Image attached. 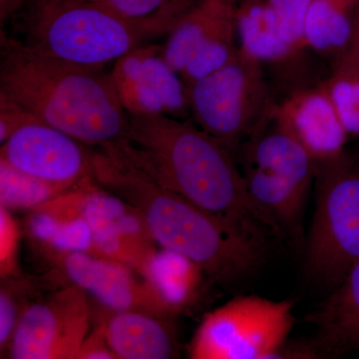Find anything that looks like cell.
Returning a JSON list of instances; mask_svg holds the SVG:
<instances>
[{
	"mask_svg": "<svg viewBox=\"0 0 359 359\" xmlns=\"http://www.w3.org/2000/svg\"><path fill=\"white\" fill-rule=\"evenodd\" d=\"M99 148L92 151V179L140 212L160 248L188 257L221 285L261 268L269 250L263 231L212 214L161 186L114 143Z\"/></svg>",
	"mask_w": 359,
	"mask_h": 359,
	"instance_id": "cell-1",
	"label": "cell"
},
{
	"mask_svg": "<svg viewBox=\"0 0 359 359\" xmlns=\"http://www.w3.org/2000/svg\"><path fill=\"white\" fill-rule=\"evenodd\" d=\"M125 157L161 186L223 218L273 233L250 199L244 174L230 149L196 123L171 116H129Z\"/></svg>",
	"mask_w": 359,
	"mask_h": 359,
	"instance_id": "cell-2",
	"label": "cell"
},
{
	"mask_svg": "<svg viewBox=\"0 0 359 359\" xmlns=\"http://www.w3.org/2000/svg\"><path fill=\"white\" fill-rule=\"evenodd\" d=\"M0 94L87 146L125 140L130 118L110 73L47 57L1 35Z\"/></svg>",
	"mask_w": 359,
	"mask_h": 359,
	"instance_id": "cell-3",
	"label": "cell"
},
{
	"mask_svg": "<svg viewBox=\"0 0 359 359\" xmlns=\"http://www.w3.org/2000/svg\"><path fill=\"white\" fill-rule=\"evenodd\" d=\"M15 18L28 48L91 69L103 70L151 37L89 0H27Z\"/></svg>",
	"mask_w": 359,
	"mask_h": 359,
	"instance_id": "cell-4",
	"label": "cell"
},
{
	"mask_svg": "<svg viewBox=\"0 0 359 359\" xmlns=\"http://www.w3.org/2000/svg\"><path fill=\"white\" fill-rule=\"evenodd\" d=\"M316 209L304 276L332 290L359 262V155L342 151L316 161Z\"/></svg>",
	"mask_w": 359,
	"mask_h": 359,
	"instance_id": "cell-5",
	"label": "cell"
},
{
	"mask_svg": "<svg viewBox=\"0 0 359 359\" xmlns=\"http://www.w3.org/2000/svg\"><path fill=\"white\" fill-rule=\"evenodd\" d=\"M187 94L194 122L233 153L275 109L261 62L241 50L228 65L189 85Z\"/></svg>",
	"mask_w": 359,
	"mask_h": 359,
	"instance_id": "cell-6",
	"label": "cell"
},
{
	"mask_svg": "<svg viewBox=\"0 0 359 359\" xmlns=\"http://www.w3.org/2000/svg\"><path fill=\"white\" fill-rule=\"evenodd\" d=\"M294 302L238 295L205 314L189 346L193 359L278 358L294 325Z\"/></svg>",
	"mask_w": 359,
	"mask_h": 359,
	"instance_id": "cell-7",
	"label": "cell"
},
{
	"mask_svg": "<svg viewBox=\"0 0 359 359\" xmlns=\"http://www.w3.org/2000/svg\"><path fill=\"white\" fill-rule=\"evenodd\" d=\"M237 4L199 0L168 33L162 54L188 87L228 65L238 53Z\"/></svg>",
	"mask_w": 359,
	"mask_h": 359,
	"instance_id": "cell-8",
	"label": "cell"
},
{
	"mask_svg": "<svg viewBox=\"0 0 359 359\" xmlns=\"http://www.w3.org/2000/svg\"><path fill=\"white\" fill-rule=\"evenodd\" d=\"M40 207L81 217L93 233L98 257L132 264L155 245L140 212L92 178Z\"/></svg>",
	"mask_w": 359,
	"mask_h": 359,
	"instance_id": "cell-9",
	"label": "cell"
},
{
	"mask_svg": "<svg viewBox=\"0 0 359 359\" xmlns=\"http://www.w3.org/2000/svg\"><path fill=\"white\" fill-rule=\"evenodd\" d=\"M89 328L87 294L69 285L28 304L7 349L13 359H76Z\"/></svg>",
	"mask_w": 359,
	"mask_h": 359,
	"instance_id": "cell-10",
	"label": "cell"
},
{
	"mask_svg": "<svg viewBox=\"0 0 359 359\" xmlns=\"http://www.w3.org/2000/svg\"><path fill=\"white\" fill-rule=\"evenodd\" d=\"M116 93L129 116L189 112L187 86L165 60L162 45L139 46L116 61L110 72Z\"/></svg>",
	"mask_w": 359,
	"mask_h": 359,
	"instance_id": "cell-11",
	"label": "cell"
},
{
	"mask_svg": "<svg viewBox=\"0 0 359 359\" xmlns=\"http://www.w3.org/2000/svg\"><path fill=\"white\" fill-rule=\"evenodd\" d=\"M89 146L41 121L26 125L0 149V159L28 175L73 189L92 178Z\"/></svg>",
	"mask_w": 359,
	"mask_h": 359,
	"instance_id": "cell-12",
	"label": "cell"
},
{
	"mask_svg": "<svg viewBox=\"0 0 359 359\" xmlns=\"http://www.w3.org/2000/svg\"><path fill=\"white\" fill-rule=\"evenodd\" d=\"M68 278L111 311H143L172 320L173 314L134 269L106 257L73 252L53 259Z\"/></svg>",
	"mask_w": 359,
	"mask_h": 359,
	"instance_id": "cell-13",
	"label": "cell"
},
{
	"mask_svg": "<svg viewBox=\"0 0 359 359\" xmlns=\"http://www.w3.org/2000/svg\"><path fill=\"white\" fill-rule=\"evenodd\" d=\"M242 167L259 168L287 180L308 197L316 173V161L292 131L285 114L273 109L263 124L238 146Z\"/></svg>",
	"mask_w": 359,
	"mask_h": 359,
	"instance_id": "cell-14",
	"label": "cell"
},
{
	"mask_svg": "<svg viewBox=\"0 0 359 359\" xmlns=\"http://www.w3.org/2000/svg\"><path fill=\"white\" fill-rule=\"evenodd\" d=\"M306 320L316 332L304 344L309 358H334L359 351V262Z\"/></svg>",
	"mask_w": 359,
	"mask_h": 359,
	"instance_id": "cell-15",
	"label": "cell"
},
{
	"mask_svg": "<svg viewBox=\"0 0 359 359\" xmlns=\"http://www.w3.org/2000/svg\"><path fill=\"white\" fill-rule=\"evenodd\" d=\"M117 359H169L178 347L166 320L143 311H112L102 323Z\"/></svg>",
	"mask_w": 359,
	"mask_h": 359,
	"instance_id": "cell-16",
	"label": "cell"
},
{
	"mask_svg": "<svg viewBox=\"0 0 359 359\" xmlns=\"http://www.w3.org/2000/svg\"><path fill=\"white\" fill-rule=\"evenodd\" d=\"M242 172L250 199L269 219L276 236L302 244V218L306 196L271 172L250 166L242 167Z\"/></svg>",
	"mask_w": 359,
	"mask_h": 359,
	"instance_id": "cell-17",
	"label": "cell"
},
{
	"mask_svg": "<svg viewBox=\"0 0 359 359\" xmlns=\"http://www.w3.org/2000/svg\"><path fill=\"white\" fill-rule=\"evenodd\" d=\"M139 273L174 316L195 304L205 276L188 257L162 248L149 257Z\"/></svg>",
	"mask_w": 359,
	"mask_h": 359,
	"instance_id": "cell-18",
	"label": "cell"
},
{
	"mask_svg": "<svg viewBox=\"0 0 359 359\" xmlns=\"http://www.w3.org/2000/svg\"><path fill=\"white\" fill-rule=\"evenodd\" d=\"M285 116L314 161L334 157L344 151L347 132L330 97L309 94L297 101L290 116Z\"/></svg>",
	"mask_w": 359,
	"mask_h": 359,
	"instance_id": "cell-19",
	"label": "cell"
},
{
	"mask_svg": "<svg viewBox=\"0 0 359 359\" xmlns=\"http://www.w3.org/2000/svg\"><path fill=\"white\" fill-rule=\"evenodd\" d=\"M238 48L250 58L264 62L287 57L290 46L268 0H242L237 4Z\"/></svg>",
	"mask_w": 359,
	"mask_h": 359,
	"instance_id": "cell-20",
	"label": "cell"
},
{
	"mask_svg": "<svg viewBox=\"0 0 359 359\" xmlns=\"http://www.w3.org/2000/svg\"><path fill=\"white\" fill-rule=\"evenodd\" d=\"M30 212L26 221L28 235L52 261L73 252L98 256L93 233L81 217L57 214L42 207Z\"/></svg>",
	"mask_w": 359,
	"mask_h": 359,
	"instance_id": "cell-21",
	"label": "cell"
},
{
	"mask_svg": "<svg viewBox=\"0 0 359 359\" xmlns=\"http://www.w3.org/2000/svg\"><path fill=\"white\" fill-rule=\"evenodd\" d=\"M348 9L342 0H313L304 23V42L318 51L340 53L353 29Z\"/></svg>",
	"mask_w": 359,
	"mask_h": 359,
	"instance_id": "cell-22",
	"label": "cell"
},
{
	"mask_svg": "<svg viewBox=\"0 0 359 359\" xmlns=\"http://www.w3.org/2000/svg\"><path fill=\"white\" fill-rule=\"evenodd\" d=\"M139 26L151 37L168 34L195 0H89Z\"/></svg>",
	"mask_w": 359,
	"mask_h": 359,
	"instance_id": "cell-23",
	"label": "cell"
},
{
	"mask_svg": "<svg viewBox=\"0 0 359 359\" xmlns=\"http://www.w3.org/2000/svg\"><path fill=\"white\" fill-rule=\"evenodd\" d=\"M67 191L69 189L35 178L0 159V205L11 212L32 211Z\"/></svg>",
	"mask_w": 359,
	"mask_h": 359,
	"instance_id": "cell-24",
	"label": "cell"
},
{
	"mask_svg": "<svg viewBox=\"0 0 359 359\" xmlns=\"http://www.w3.org/2000/svg\"><path fill=\"white\" fill-rule=\"evenodd\" d=\"M18 278L2 280L0 290V348L1 351L8 348L15 328L18 327L21 314L26 308L23 306V297L20 294L25 283L20 282Z\"/></svg>",
	"mask_w": 359,
	"mask_h": 359,
	"instance_id": "cell-25",
	"label": "cell"
},
{
	"mask_svg": "<svg viewBox=\"0 0 359 359\" xmlns=\"http://www.w3.org/2000/svg\"><path fill=\"white\" fill-rule=\"evenodd\" d=\"M280 23V32L290 46L304 41V23L313 0H268Z\"/></svg>",
	"mask_w": 359,
	"mask_h": 359,
	"instance_id": "cell-26",
	"label": "cell"
},
{
	"mask_svg": "<svg viewBox=\"0 0 359 359\" xmlns=\"http://www.w3.org/2000/svg\"><path fill=\"white\" fill-rule=\"evenodd\" d=\"M20 228L11 210L0 205V276L1 280L20 276L18 252Z\"/></svg>",
	"mask_w": 359,
	"mask_h": 359,
	"instance_id": "cell-27",
	"label": "cell"
},
{
	"mask_svg": "<svg viewBox=\"0 0 359 359\" xmlns=\"http://www.w3.org/2000/svg\"><path fill=\"white\" fill-rule=\"evenodd\" d=\"M330 99L347 133L359 135V79H334Z\"/></svg>",
	"mask_w": 359,
	"mask_h": 359,
	"instance_id": "cell-28",
	"label": "cell"
},
{
	"mask_svg": "<svg viewBox=\"0 0 359 359\" xmlns=\"http://www.w3.org/2000/svg\"><path fill=\"white\" fill-rule=\"evenodd\" d=\"M35 121L40 120L23 106L0 94V143H4L16 131Z\"/></svg>",
	"mask_w": 359,
	"mask_h": 359,
	"instance_id": "cell-29",
	"label": "cell"
},
{
	"mask_svg": "<svg viewBox=\"0 0 359 359\" xmlns=\"http://www.w3.org/2000/svg\"><path fill=\"white\" fill-rule=\"evenodd\" d=\"M334 79H359V6L353 18L351 39L337 54Z\"/></svg>",
	"mask_w": 359,
	"mask_h": 359,
	"instance_id": "cell-30",
	"label": "cell"
},
{
	"mask_svg": "<svg viewBox=\"0 0 359 359\" xmlns=\"http://www.w3.org/2000/svg\"><path fill=\"white\" fill-rule=\"evenodd\" d=\"M76 359H117L106 339L102 323L87 335Z\"/></svg>",
	"mask_w": 359,
	"mask_h": 359,
	"instance_id": "cell-31",
	"label": "cell"
},
{
	"mask_svg": "<svg viewBox=\"0 0 359 359\" xmlns=\"http://www.w3.org/2000/svg\"><path fill=\"white\" fill-rule=\"evenodd\" d=\"M27 0H0V21L1 25L13 20L25 6Z\"/></svg>",
	"mask_w": 359,
	"mask_h": 359,
	"instance_id": "cell-32",
	"label": "cell"
},
{
	"mask_svg": "<svg viewBox=\"0 0 359 359\" xmlns=\"http://www.w3.org/2000/svg\"><path fill=\"white\" fill-rule=\"evenodd\" d=\"M342 1H344L349 8L359 4V0H342Z\"/></svg>",
	"mask_w": 359,
	"mask_h": 359,
	"instance_id": "cell-33",
	"label": "cell"
},
{
	"mask_svg": "<svg viewBox=\"0 0 359 359\" xmlns=\"http://www.w3.org/2000/svg\"><path fill=\"white\" fill-rule=\"evenodd\" d=\"M231 1H233V4H238V2L242 1V0H231Z\"/></svg>",
	"mask_w": 359,
	"mask_h": 359,
	"instance_id": "cell-34",
	"label": "cell"
},
{
	"mask_svg": "<svg viewBox=\"0 0 359 359\" xmlns=\"http://www.w3.org/2000/svg\"><path fill=\"white\" fill-rule=\"evenodd\" d=\"M195 1H199V0H195Z\"/></svg>",
	"mask_w": 359,
	"mask_h": 359,
	"instance_id": "cell-35",
	"label": "cell"
}]
</instances>
